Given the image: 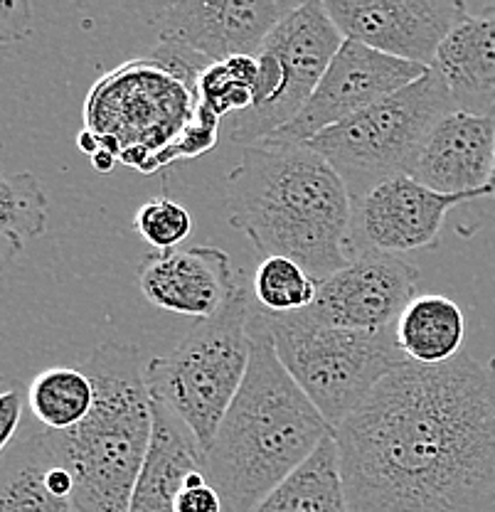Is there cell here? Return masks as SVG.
Listing matches in <instances>:
<instances>
[{
  "label": "cell",
  "instance_id": "5b68a950",
  "mask_svg": "<svg viewBox=\"0 0 495 512\" xmlns=\"http://www.w3.org/2000/svg\"><path fill=\"white\" fill-rule=\"evenodd\" d=\"M252 301V288L239 276L230 298L215 316L198 320L173 350L146 362L151 399L183 419L202 448L210 446L247 377L252 357Z\"/></svg>",
  "mask_w": 495,
  "mask_h": 512
},
{
  "label": "cell",
  "instance_id": "277c9868",
  "mask_svg": "<svg viewBox=\"0 0 495 512\" xmlns=\"http://www.w3.org/2000/svg\"><path fill=\"white\" fill-rule=\"evenodd\" d=\"M94 384V407L62 434L79 512H129L153 439V399L141 350L106 340L79 362Z\"/></svg>",
  "mask_w": 495,
  "mask_h": 512
},
{
  "label": "cell",
  "instance_id": "cb8c5ba5",
  "mask_svg": "<svg viewBox=\"0 0 495 512\" xmlns=\"http://www.w3.org/2000/svg\"><path fill=\"white\" fill-rule=\"evenodd\" d=\"M47 192L33 173H0V237L30 242L47 229Z\"/></svg>",
  "mask_w": 495,
  "mask_h": 512
},
{
  "label": "cell",
  "instance_id": "d590c367",
  "mask_svg": "<svg viewBox=\"0 0 495 512\" xmlns=\"http://www.w3.org/2000/svg\"><path fill=\"white\" fill-rule=\"evenodd\" d=\"M488 367H491V372H493V375H495V357H493V360H491V365H488Z\"/></svg>",
  "mask_w": 495,
  "mask_h": 512
},
{
  "label": "cell",
  "instance_id": "30bf717a",
  "mask_svg": "<svg viewBox=\"0 0 495 512\" xmlns=\"http://www.w3.org/2000/svg\"><path fill=\"white\" fill-rule=\"evenodd\" d=\"M419 279L422 271L402 256L360 252L318 284L316 301L301 313L330 328L380 333L417 298Z\"/></svg>",
  "mask_w": 495,
  "mask_h": 512
},
{
  "label": "cell",
  "instance_id": "d4e9b609",
  "mask_svg": "<svg viewBox=\"0 0 495 512\" xmlns=\"http://www.w3.org/2000/svg\"><path fill=\"white\" fill-rule=\"evenodd\" d=\"M257 79V55H239L210 64L198 82V104L210 109L220 119L242 114L254 104Z\"/></svg>",
  "mask_w": 495,
  "mask_h": 512
},
{
  "label": "cell",
  "instance_id": "484cf974",
  "mask_svg": "<svg viewBox=\"0 0 495 512\" xmlns=\"http://www.w3.org/2000/svg\"><path fill=\"white\" fill-rule=\"evenodd\" d=\"M133 227L158 252H170L183 239H188L190 229H193V217L180 202L170 200V197H153L146 205L138 207Z\"/></svg>",
  "mask_w": 495,
  "mask_h": 512
},
{
  "label": "cell",
  "instance_id": "d6986e66",
  "mask_svg": "<svg viewBox=\"0 0 495 512\" xmlns=\"http://www.w3.org/2000/svg\"><path fill=\"white\" fill-rule=\"evenodd\" d=\"M436 74L456 109L495 116V15L468 13L436 52Z\"/></svg>",
  "mask_w": 495,
  "mask_h": 512
},
{
  "label": "cell",
  "instance_id": "d6a6232c",
  "mask_svg": "<svg viewBox=\"0 0 495 512\" xmlns=\"http://www.w3.org/2000/svg\"><path fill=\"white\" fill-rule=\"evenodd\" d=\"M468 13H486V15H495V3H483L478 8H471L468 5Z\"/></svg>",
  "mask_w": 495,
  "mask_h": 512
},
{
  "label": "cell",
  "instance_id": "f1b7e54d",
  "mask_svg": "<svg viewBox=\"0 0 495 512\" xmlns=\"http://www.w3.org/2000/svg\"><path fill=\"white\" fill-rule=\"evenodd\" d=\"M225 500L220 490L210 483L207 471L195 473L178 495L175 512H225Z\"/></svg>",
  "mask_w": 495,
  "mask_h": 512
},
{
  "label": "cell",
  "instance_id": "4fadbf2b",
  "mask_svg": "<svg viewBox=\"0 0 495 512\" xmlns=\"http://www.w3.org/2000/svg\"><path fill=\"white\" fill-rule=\"evenodd\" d=\"M481 195H441L409 175L382 180L353 200V256L360 252L407 254L439 244L446 215Z\"/></svg>",
  "mask_w": 495,
  "mask_h": 512
},
{
  "label": "cell",
  "instance_id": "4dcf8cb0",
  "mask_svg": "<svg viewBox=\"0 0 495 512\" xmlns=\"http://www.w3.org/2000/svg\"><path fill=\"white\" fill-rule=\"evenodd\" d=\"M25 244L18 242V239H10V237H0V271L8 269L10 264L15 261V256L23 252Z\"/></svg>",
  "mask_w": 495,
  "mask_h": 512
},
{
  "label": "cell",
  "instance_id": "2e32d148",
  "mask_svg": "<svg viewBox=\"0 0 495 512\" xmlns=\"http://www.w3.org/2000/svg\"><path fill=\"white\" fill-rule=\"evenodd\" d=\"M495 163V116L451 111L419 146L409 178L441 195L488 197Z\"/></svg>",
  "mask_w": 495,
  "mask_h": 512
},
{
  "label": "cell",
  "instance_id": "8fae6325",
  "mask_svg": "<svg viewBox=\"0 0 495 512\" xmlns=\"http://www.w3.org/2000/svg\"><path fill=\"white\" fill-rule=\"evenodd\" d=\"M427 72V67L395 60L360 42L345 40L308 104L298 111L294 121L279 128L266 141L308 143L318 133L350 119L375 101L409 87Z\"/></svg>",
  "mask_w": 495,
  "mask_h": 512
},
{
  "label": "cell",
  "instance_id": "ffe728a7",
  "mask_svg": "<svg viewBox=\"0 0 495 512\" xmlns=\"http://www.w3.org/2000/svg\"><path fill=\"white\" fill-rule=\"evenodd\" d=\"M466 318L454 298L444 293L417 296L395 325L397 348L414 365H444L461 355Z\"/></svg>",
  "mask_w": 495,
  "mask_h": 512
},
{
  "label": "cell",
  "instance_id": "7402d4cb",
  "mask_svg": "<svg viewBox=\"0 0 495 512\" xmlns=\"http://www.w3.org/2000/svg\"><path fill=\"white\" fill-rule=\"evenodd\" d=\"M94 407V384L82 367H47L28 387L30 416L47 431L77 429Z\"/></svg>",
  "mask_w": 495,
  "mask_h": 512
},
{
  "label": "cell",
  "instance_id": "8d00e7d4",
  "mask_svg": "<svg viewBox=\"0 0 495 512\" xmlns=\"http://www.w3.org/2000/svg\"><path fill=\"white\" fill-rule=\"evenodd\" d=\"M225 512H230V510H225Z\"/></svg>",
  "mask_w": 495,
  "mask_h": 512
},
{
  "label": "cell",
  "instance_id": "f546056e",
  "mask_svg": "<svg viewBox=\"0 0 495 512\" xmlns=\"http://www.w3.org/2000/svg\"><path fill=\"white\" fill-rule=\"evenodd\" d=\"M35 13L28 0H0V45H15L33 35Z\"/></svg>",
  "mask_w": 495,
  "mask_h": 512
},
{
  "label": "cell",
  "instance_id": "8992f818",
  "mask_svg": "<svg viewBox=\"0 0 495 512\" xmlns=\"http://www.w3.org/2000/svg\"><path fill=\"white\" fill-rule=\"evenodd\" d=\"M281 365L328 426L338 429L387 375L407 365L395 328L380 333L330 328L308 316L259 311Z\"/></svg>",
  "mask_w": 495,
  "mask_h": 512
},
{
  "label": "cell",
  "instance_id": "6da1fadb",
  "mask_svg": "<svg viewBox=\"0 0 495 512\" xmlns=\"http://www.w3.org/2000/svg\"><path fill=\"white\" fill-rule=\"evenodd\" d=\"M350 512H495V375L407 362L335 429Z\"/></svg>",
  "mask_w": 495,
  "mask_h": 512
},
{
  "label": "cell",
  "instance_id": "9c48e42d",
  "mask_svg": "<svg viewBox=\"0 0 495 512\" xmlns=\"http://www.w3.org/2000/svg\"><path fill=\"white\" fill-rule=\"evenodd\" d=\"M294 0H173L143 3L136 13L158 42L188 47L207 62L257 55L271 30L296 8Z\"/></svg>",
  "mask_w": 495,
  "mask_h": 512
},
{
  "label": "cell",
  "instance_id": "603a6c76",
  "mask_svg": "<svg viewBox=\"0 0 495 512\" xmlns=\"http://www.w3.org/2000/svg\"><path fill=\"white\" fill-rule=\"evenodd\" d=\"M318 281L296 261L286 256H269L254 271L252 296L262 311L274 316L306 311L316 301Z\"/></svg>",
  "mask_w": 495,
  "mask_h": 512
},
{
  "label": "cell",
  "instance_id": "52a82bcc",
  "mask_svg": "<svg viewBox=\"0 0 495 512\" xmlns=\"http://www.w3.org/2000/svg\"><path fill=\"white\" fill-rule=\"evenodd\" d=\"M451 111L456 104L449 87L429 69L422 79L330 126L306 146L333 165L355 200L382 180L409 175L427 133Z\"/></svg>",
  "mask_w": 495,
  "mask_h": 512
},
{
  "label": "cell",
  "instance_id": "7c38bea8",
  "mask_svg": "<svg viewBox=\"0 0 495 512\" xmlns=\"http://www.w3.org/2000/svg\"><path fill=\"white\" fill-rule=\"evenodd\" d=\"M345 40L431 69L449 32L468 15L461 0H326Z\"/></svg>",
  "mask_w": 495,
  "mask_h": 512
},
{
  "label": "cell",
  "instance_id": "5bb4252c",
  "mask_svg": "<svg viewBox=\"0 0 495 512\" xmlns=\"http://www.w3.org/2000/svg\"><path fill=\"white\" fill-rule=\"evenodd\" d=\"M343 32L335 28L326 10V0L298 3L266 37L262 52L271 57L279 72L281 92L254 131V146L274 136L294 121L308 104L318 82L343 47Z\"/></svg>",
  "mask_w": 495,
  "mask_h": 512
},
{
  "label": "cell",
  "instance_id": "83f0119b",
  "mask_svg": "<svg viewBox=\"0 0 495 512\" xmlns=\"http://www.w3.org/2000/svg\"><path fill=\"white\" fill-rule=\"evenodd\" d=\"M25 407H28V392H23L20 384H8L0 392V456L18 439Z\"/></svg>",
  "mask_w": 495,
  "mask_h": 512
},
{
  "label": "cell",
  "instance_id": "1f68e13d",
  "mask_svg": "<svg viewBox=\"0 0 495 512\" xmlns=\"http://www.w3.org/2000/svg\"><path fill=\"white\" fill-rule=\"evenodd\" d=\"M116 163H119L116 156H111L109 151H101V148L92 156V165L99 170V173H109V170H114Z\"/></svg>",
  "mask_w": 495,
  "mask_h": 512
},
{
  "label": "cell",
  "instance_id": "44dd1931",
  "mask_svg": "<svg viewBox=\"0 0 495 512\" xmlns=\"http://www.w3.org/2000/svg\"><path fill=\"white\" fill-rule=\"evenodd\" d=\"M254 512H350L335 436H328Z\"/></svg>",
  "mask_w": 495,
  "mask_h": 512
},
{
  "label": "cell",
  "instance_id": "4316f807",
  "mask_svg": "<svg viewBox=\"0 0 495 512\" xmlns=\"http://www.w3.org/2000/svg\"><path fill=\"white\" fill-rule=\"evenodd\" d=\"M220 121H222L220 116H215L210 109H205V106L198 104L195 116L190 119V124L185 126V131L180 133L178 141L163 153L158 168L173 163V160L198 158L205 151H210V148L217 143V138H220Z\"/></svg>",
  "mask_w": 495,
  "mask_h": 512
},
{
  "label": "cell",
  "instance_id": "ac0fdd59",
  "mask_svg": "<svg viewBox=\"0 0 495 512\" xmlns=\"http://www.w3.org/2000/svg\"><path fill=\"white\" fill-rule=\"evenodd\" d=\"M205 468V448L168 407L153 402V439L129 512H175L180 490Z\"/></svg>",
  "mask_w": 495,
  "mask_h": 512
},
{
  "label": "cell",
  "instance_id": "7a4b0ae2",
  "mask_svg": "<svg viewBox=\"0 0 495 512\" xmlns=\"http://www.w3.org/2000/svg\"><path fill=\"white\" fill-rule=\"evenodd\" d=\"M230 224L264 259L286 256L321 284L353 259V200L333 165L306 143L244 148L225 185Z\"/></svg>",
  "mask_w": 495,
  "mask_h": 512
},
{
  "label": "cell",
  "instance_id": "836d02e7",
  "mask_svg": "<svg viewBox=\"0 0 495 512\" xmlns=\"http://www.w3.org/2000/svg\"><path fill=\"white\" fill-rule=\"evenodd\" d=\"M488 200H495V163H493V175H491V183H488Z\"/></svg>",
  "mask_w": 495,
  "mask_h": 512
},
{
  "label": "cell",
  "instance_id": "ba28073f",
  "mask_svg": "<svg viewBox=\"0 0 495 512\" xmlns=\"http://www.w3.org/2000/svg\"><path fill=\"white\" fill-rule=\"evenodd\" d=\"M198 109V96L143 57L104 74L84 104V128L119 163L153 173Z\"/></svg>",
  "mask_w": 495,
  "mask_h": 512
},
{
  "label": "cell",
  "instance_id": "3957f363",
  "mask_svg": "<svg viewBox=\"0 0 495 512\" xmlns=\"http://www.w3.org/2000/svg\"><path fill=\"white\" fill-rule=\"evenodd\" d=\"M247 377L205 448L210 483L230 512H254L301 468L333 429L291 380L259 311L249 320Z\"/></svg>",
  "mask_w": 495,
  "mask_h": 512
},
{
  "label": "cell",
  "instance_id": "e0dca14e",
  "mask_svg": "<svg viewBox=\"0 0 495 512\" xmlns=\"http://www.w3.org/2000/svg\"><path fill=\"white\" fill-rule=\"evenodd\" d=\"M0 512H79L62 434L23 424L0 456Z\"/></svg>",
  "mask_w": 495,
  "mask_h": 512
},
{
  "label": "cell",
  "instance_id": "9a60e30c",
  "mask_svg": "<svg viewBox=\"0 0 495 512\" xmlns=\"http://www.w3.org/2000/svg\"><path fill=\"white\" fill-rule=\"evenodd\" d=\"M136 271L146 301L161 311L198 320L215 316L242 276L225 249L207 244L148 254Z\"/></svg>",
  "mask_w": 495,
  "mask_h": 512
},
{
  "label": "cell",
  "instance_id": "e575fe53",
  "mask_svg": "<svg viewBox=\"0 0 495 512\" xmlns=\"http://www.w3.org/2000/svg\"><path fill=\"white\" fill-rule=\"evenodd\" d=\"M5 387H8V380H5V377H3V372H0V392H3Z\"/></svg>",
  "mask_w": 495,
  "mask_h": 512
}]
</instances>
